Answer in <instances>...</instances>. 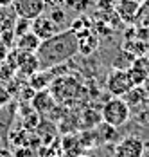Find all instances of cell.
<instances>
[{"instance_id":"cell-1","label":"cell","mask_w":149,"mask_h":157,"mask_svg":"<svg viewBox=\"0 0 149 157\" xmlns=\"http://www.w3.org/2000/svg\"><path fill=\"white\" fill-rule=\"evenodd\" d=\"M79 52V40L72 29L60 31L52 38L43 40L36 51L38 62H40V71H49L52 67L63 65L68 60H72Z\"/></svg>"},{"instance_id":"cell-2","label":"cell","mask_w":149,"mask_h":157,"mask_svg":"<svg viewBox=\"0 0 149 157\" xmlns=\"http://www.w3.org/2000/svg\"><path fill=\"white\" fill-rule=\"evenodd\" d=\"M131 116V109L129 105L122 99V98H111L108 99L103 109H101V119L106 125L113 126V128H120L129 121Z\"/></svg>"},{"instance_id":"cell-3","label":"cell","mask_w":149,"mask_h":157,"mask_svg":"<svg viewBox=\"0 0 149 157\" xmlns=\"http://www.w3.org/2000/svg\"><path fill=\"white\" fill-rule=\"evenodd\" d=\"M81 90V85L79 81L72 76H60V78H54L50 87H49V92L52 94V98L58 101V103H65V101H70L75 99L77 94Z\"/></svg>"},{"instance_id":"cell-4","label":"cell","mask_w":149,"mask_h":157,"mask_svg":"<svg viewBox=\"0 0 149 157\" xmlns=\"http://www.w3.org/2000/svg\"><path fill=\"white\" fill-rule=\"evenodd\" d=\"M133 87H135L133 81L129 78L128 71H124V69H115V67H113V69L110 71L108 78H106V90L113 96V98H122V96H126Z\"/></svg>"},{"instance_id":"cell-5","label":"cell","mask_w":149,"mask_h":157,"mask_svg":"<svg viewBox=\"0 0 149 157\" xmlns=\"http://www.w3.org/2000/svg\"><path fill=\"white\" fill-rule=\"evenodd\" d=\"M11 9L15 11L16 18H24V20L32 22L47 11V4H45V0H13Z\"/></svg>"},{"instance_id":"cell-6","label":"cell","mask_w":149,"mask_h":157,"mask_svg":"<svg viewBox=\"0 0 149 157\" xmlns=\"http://www.w3.org/2000/svg\"><path fill=\"white\" fill-rule=\"evenodd\" d=\"M142 154H144V141L135 136L120 139L113 150L115 157H142Z\"/></svg>"},{"instance_id":"cell-7","label":"cell","mask_w":149,"mask_h":157,"mask_svg":"<svg viewBox=\"0 0 149 157\" xmlns=\"http://www.w3.org/2000/svg\"><path fill=\"white\" fill-rule=\"evenodd\" d=\"M15 62H16V71L22 76H34L40 71V62L36 52H22V51H15Z\"/></svg>"},{"instance_id":"cell-8","label":"cell","mask_w":149,"mask_h":157,"mask_svg":"<svg viewBox=\"0 0 149 157\" xmlns=\"http://www.w3.org/2000/svg\"><path fill=\"white\" fill-rule=\"evenodd\" d=\"M31 31L43 42V40L52 38L54 34H58V33H60V25H56V24H54V22L43 13L42 16H38L36 20H32V24H31Z\"/></svg>"},{"instance_id":"cell-9","label":"cell","mask_w":149,"mask_h":157,"mask_svg":"<svg viewBox=\"0 0 149 157\" xmlns=\"http://www.w3.org/2000/svg\"><path fill=\"white\" fill-rule=\"evenodd\" d=\"M128 74L133 81V85H144L149 81V58L147 56H136L133 63L128 69Z\"/></svg>"},{"instance_id":"cell-10","label":"cell","mask_w":149,"mask_h":157,"mask_svg":"<svg viewBox=\"0 0 149 157\" xmlns=\"http://www.w3.org/2000/svg\"><path fill=\"white\" fill-rule=\"evenodd\" d=\"M133 27L138 40L149 42V0L140 2V7H138V13L135 16Z\"/></svg>"},{"instance_id":"cell-11","label":"cell","mask_w":149,"mask_h":157,"mask_svg":"<svg viewBox=\"0 0 149 157\" xmlns=\"http://www.w3.org/2000/svg\"><path fill=\"white\" fill-rule=\"evenodd\" d=\"M138 7H140V2H136V0H119L117 2V15L124 24L133 25Z\"/></svg>"},{"instance_id":"cell-12","label":"cell","mask_w":149,"mask_h":157,"mask_svg":"<svg viewBox=\"0 0 149 157\" xmlns=\"http://www.w3.org/2000/svg\"><path fill=\"white\" fill-rule=\"evenodd\" d=\"M77 40H79V52H83L85 56L92 54L95 49L99 47V38L90 31V29H83V31L75 33Z\"/></svg>"},{"instance_id":"cell-13","label":"cell","mask_w":149,"mask_h":157,"mask_svg":"<svg viewBox=\"0 0 149 157\" xmlns=\"http://www.w3.org/2000/svg\"><path fill=\"white\" fill-rule=\"evenodd\" d=\"M40 44H42V40L32 31H29L16 38L15 47H16V51H22V52H36L38 47H40Z\"/></svg>"},{"instance_id":"cell-14","label":"cell","mask_w":149,"mask_h":157,"mask_svg":"<svg viewBox=\"0 0 149 157\" xmlns=\"http://www.w3.org/2000/svg\"><path fill=\"white\" fill-rule=\"evenodd\" d=\"M56 99L52 98V94L49 90H40V92H34L32 96V109L36 110L38 114H45L54 107Z\"/></svg>"},{"instance_id":"cell-15","label":"cell","mask_w":149,"mask_h":157,"mask_svg":"<svg viewBox=\"0 0 149 157\" xmlns=\"http://www.w3.org/2000/svg\"><path fill=\"white\" fill-rule=\"evenodd\" d=\"M52 72L50 71H38L34 76L29 78V87L34 92H40V90H47L52 83Z\"/></svg>"},{"instance_id":"cell-16","label":"cell","mask_w":149,"mask_h":157,"mask_svg":"<svg viewBox=\"0 0 149 157\" xmlns=\"http://www.w3.org/2000/svg\"><path fill=\"white\" fill-rule=\"evenodd\" d=\"M63 152L67 157H79L83 155L81 139L77 136H65L63 137Z\"/></svg>"},{"instance_id":"cell-17","label":"cell","mask_w":149,"mask_h":157,"mask_svg":"<svg viewBox=\"0 0 149 157\" xmlns=\"http://www.w3.org/2000/svg\"><path fill=\"white\" fill-rule=\"evenodd\" d=\"M146 98H147V92H146V87L144 85H135L128 94L122 96V99L129 105V109L131 107H138L140 103H144Z\"/></svg>"},{"instance_id":"cell-18","label":"cell","mask_w":149,"mask_h":157,"mask_svg":"<svg viewBox=\"0 0 149 157\" xmlns=\"http://www.w3.org/2000/svg\"><path fill=\"white\" fill-rule=\"evenodd\" d=\"M15 22H16V15L11 9V6L9 7H0V36L13 31Z\"/></svg>"},{"instance_id":"cell-19","label":"cell","mask_w":149,"mask_h":157,"mask_svg":"<svg viewBox=\"0 0 149 157\" xmlns=\"http://www.w3.org/2000/svg\"><path fill=\"white\" fill-rule=\"evenodd\" d=\"M47 16L56 24V25H63L65 22H67V13H65V9L61 7V6H54V7H49V13Z\"/></svg>"},{"instance_id":"cell-20","label":"cell","mask_w":149,"mask_h":157,"mask_svg":"<svg viewBox=\"0 0 149 157\" xmlns=\"http://www.w3.org/2000/svg\"><path fill=\"white\" fill-rule=\"evenodd\" d=\"M63 6L68 7V9L74 11V13H85L90 6V0H65Z\"/></svg>"},{"instance_id":"cell-21","label":"cell","mask_w":149,"mask_h":157,"mask_svg":"<svg viewBox=\"0 0 149 157\" xmlns=\"http://www.w3.org/2000/svg\"><path fill=\"white\" fill-rule=\"evenodd\" d=\"M31 20H24V18H16L15 22V27H13V31H15V36H22V34H25V33L31 31Z\"/></svg>"},{"instance_id":"cell-22","label":"cell","mask_w":149,"mask_h":157,"mask_svg":"<svg viewBox=\"0 0 149 157\" xmlns=\"http://www.w3.org/2000/svg\"><path fill=\"white\" fill-rule=\"evenodd\" d=\"M9 103H11V90L5 89L4 85H0V110Z\"/></svg>"},{"instance_id":"cell-23","label":"cell","mask_w":149,"mask_h":157,"mask_svg":"<svg viewBox=\"0 0 149 157\" xmlns=\"http://www.w3.org/2000/svg\"><path fill=\"white\" fill-rule=\"evenodd\" d=\"M7 56H9V45L5 44V42H2L0 40V63H4L7 60Z\"/></svg>"},{"instance_id":"cell-24","label":"cell","mask_w":149,"mask_h":157,"mask_svg":"<svg viewBox=\"0 0 149 157\" xmlns=\"http://www.w3.org/2000/svg\"><path fill=\"white\" fill-rule=\"evenodd\" d=\"M0 157H15V155H13V152H11L9 148H5V146H0Z\"/></svg>"},{"instance_id":"cell-25","label":"cell","mask_w":149,"mask_h":157,"mask_svg":"<svg viewBox=\"0 0 149 157\" xmlns=\"http://www.w3.org/2000/svg\"><path fill=\"white\" fill-rule=\"evenodd\" d=\"M45 4H47V7H54V6H63L65 0H45Z\"/></svg>"},{"instance_id":"cell-26","label":"cell","mask_w":149,"mask_h":157,"mask_svg":"<svg viewBox=\"0 0 149 157\" xmlns=\"http://www.w3.org/2000/svg\"><path fill=\"white\" fill-rule=\"evenodd\" d=\"M142 157H149V141L144 143V154H142Z\"/></svg>"},{"instance_id":"cell-27","label":"cell","mask_w":149,"mask_h":157,"mask_svg":"<svg viewBox=\"0 0 149 157\" xmlns=\"http://www.w3.org/2000/svg\"><path fill=\"white\" fill-rule=\"evenodd\" d=\"M13 0H0V7H9Z\"/></svg>"},{"instance_id":"cell-28","label":"cell","mask_w":149,"mask_h":157,"mask_svg":"<svg viewBox=\"0 0 149 157\" xmlns=\"http://www.w3.org/2000/svg\"><path fill=\"white\" fill-rule=\"evenodd\" d=\"M79 157H92V155H86V154H83V155H79Z\"/></svg>"},{"instance_id":"cell-29","label":"cell","mask_w":149,"mask_h":157,"mask_svg":"<svg viewBox=\"0 0 149 157\" xmlns=\"http://www.w3.org/2000/svg\"><path fill=\"white\" fill-rule=\"evenodd\" d=\"M146 56H147V58H149V49H147V52H146Z\"/></svg>"},{"instance_id":"cell-30","label":"cell","mask_w":149,"mask_h":157,"mask_svg":"<svg viewBox=\"0 0 149 157\" xmlns=\"http://www.w3.org/2000/svg\"><path fill=\"white\" fill-rule=\"evenodd\" d=\"M117 2H119V0H117Z\"/></svg>"},{"instance_id":"cell-31","label":"cell","mask_w":149,"mask_h":157,"mask_svg":"<svg viewBox=\"0 0 149 157\" xmlns=\"http://www.w3.org/2000/svg\"><path fill=\"white\" fill-rule=\"evenodd\" d=\"M147 83H149V81H147Z\"/></svg>"}]
</instances>
